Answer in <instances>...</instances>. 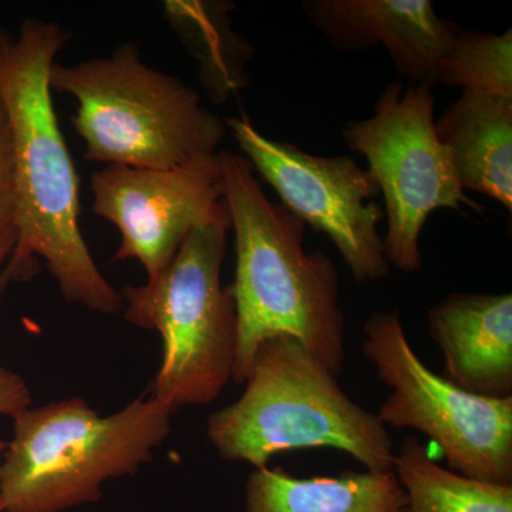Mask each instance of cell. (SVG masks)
<instances>
[{
  "mask_svg": "<svg viewBox=\"0 0 512 512\" xmlns=\"http://www.w3.org/2000/svg\"><path fill=\"white\" fill-rule=\"evenodd\" d=\"M70 32L40 18L0 28V103L8 120L16 188V244L0 271V293L32 281L46 262L67 302L100 315L123 312L80 228L79 177L57 120L50 70Z\"/></svg>",
  "mask_w": 512,
  "mask_h": 512,
  "instance_id": "6da1fadb",
  "label": "cell"
},
{
  "mask_svg": "<svg viewBox=\"0 0 512 512\" xmlns=\"http://www.w3.org/2000/svg\"><path fill=\"white\" fill-rule=\"evenodd\" d=\"M220 163L237 254L232 382L244 384L258 346L279 335L298 340L338 377L346 362L338 269L323 252L305 251V224L268 200L247 158L221 151Z\"/></svg>",
  "mask_w": 512,
  "mask_h": 512,
  "instance_id": "7a4b0ae2",
  "label": "cell"
},
{
  "mask_svg": "<svg viewBox=\"0 0 512 512\" xmlns=\"http://www.w3.org/2000/svg\"><path fill=\"white\" fill-rule=\"evenodd\" d=\"M244 386L239 399L207 420L208 439L222 460L262 468L276 454L330 447L366 470L392 471L396 448L389 430L298 340L265 339Z\"/></svg>",
  "mask_w": 512,
  "mask_h": 512,
  "instance_id": "3957f363",
  "label": "cell"
},
{
  "mask_svg": "<svg viewBox=\"0 0 512 512\" xmlns=\"http://www.w3.org/2000/svg\"><path fill=\"white\" fill-rule=\"evenodd\" d=\"M175 412L141 396L101 416L82 397L29 407L13 417L0 464L5 512H63L97 503L114 478L136 476L171 433Z\"/></svg>",
  "mask_w": 512,
  "mask_h": 512,
  "instance_id": "277c9868",
  "label": "cell"
},
{
  "mask_svg": "<svg viewBox=\"0 0 512 512\" xmlns=\"http://www.w3.org/2000/svg\"><path fill=\"white\" fill-rule=\"evenodd\" d=\"M50 87L76 100L73 128L94 163L168 170L218 154L228 131L200 94L150 66L134 42L109 56L56 62Z\"/></svg>",
  "mask_w": 512,
  "mask_h": 512,
  "instance_id": "5b68a950",
  "label": "cell"
},
{
  "mask_svg": "<svg viewBox=\"0 0 512 512\" xmlns=\"http://www.w3.org/2000/svg\"><path fill=\"white\" fill-rule=\"evenodd\" d=\"M229 231L225 202L191 232L163 274L120 291L124 319L160 335L163 356L147 394L174 412L207 406L232 382L237 303L231 284H222Z\"/></svg>",
  "mask_w": 512,
  "mask_h": 512,
  "instance_id": "8992f818",
  "label": "cell"
},
{
  "mask_svg": "<svg viewBox=\"0 0 512 512\" xmlns=\"http://www.w3.org/2000/svg\"><path fill=\"white\" fill-rule=\"evenodd\" d=\"M362 353L389 389L376 413L386 429L424 434L451 471L512 485V397L476 396L433 372L410 345L396 309L366 319Z\"/></svg>",
  "mask_w": 512,
  "mask_h": 512,
  "instance_id": "52a82bcc",
  "label": "cell"
},
{
  "mask_svg": "<svg viewBox=\"0 0 512 512\" xmlns=\"http://www.w3.org/2000/svg\"><path fill=\"white\" fill-rule=\"evenodd\" d=\"M434 123L431 87L393 82L380 94L370 119L350 121L343 130L346 146L366 158L367 171L383 194L384 256L404 274L421 269L420 235L430 214L440 208L483 212L458 184Z\"/></svg>",
  "mask_w": 512,
  "mask_h": 512,
  "instance_id": "ba28073f",
  "label": "cell"
},
{
  "mask_svg": "<svg viewBox=\"0 0 512 512\" xmlns=\"http://www.w3.org/2000/svg\"><path fill=\"white\" fill-rule=\"evenodd\" d=\"M224 121L282 207L330 238L356 282H379L390 275L392 266L377 231L384 210L375 201L379 187L369 171L348 156H313L291 143L271 140L247 116Z\"/></svg>",
  "mask_w": 512,
  "mask_h": 512,
  "instance_id": "9c48e42d",
  "label": "cell"
},
{
  "mask_svg": "<svg viewBox=\"0 0 512 512\" xmlns=\"http://www.w3.org/2000/svg\"><path fill=\"white\" fill-rule=\"evenodd\" d=\"M92 211L119 229L116 261L136 259L147 281L163 274L185 239L225 205L220 153L168 170L106 165L90 178Z\"/></svg>",
  "mask_w": 512,
  "mask_h": 512,
  "instance_id": "30bf717a",
  "label": "cell"
},
{
  "mask_svg": "<svg viewBox=\"0 0 512 512\" xmlns=\"http://www.w3.org/2000/svg\"><path fill=\"white\" fill-rule=\"evenodd\" d=\"M306 16L340 52L382 45L400 76L433 87L457 26L440 19L429 0H306Z\"/></svg>",
  "mask_w": 512,
  "mask_h": 512,
  "instance_id": "8fae6325",
  "label": "cell"
},
{
  "mask_svg": "<svg viewBox=\"0 0 512 512\" xmlns=\"http://www.w3.org/2000/svg\"><path fill=\"white\" fill-rule=\"evenodd\" d=\"M443 376L481 397H512L511 293H448L427 312Z\"/></svg>",
  "mask_w": 512,
  "mask_h": 512,
  "instance_id": "7c38bea8",
  "label": "cell"
},
{
  "mask_svg": "<svg viewBox=\"0 0 512 512\" xmlns=\"http://www.w3.org/2000/svg\"><path fill=\"white\" fill-rule=\"evenodd\" d=\"M464 191L512 210V99L463 92L434 123Z\"/></svg>",
  "mask_w": 512,
  "mask_h": 512,
  "instance_id": "4fadbf2b",
  "label": "cell"
},
{
  "mask_svg": "<svg viewBox=\"0 0 512 512\" xmlns=\"http://www.w3.org/2000/svg\"><path fill=\"white\" fill-rule=\"evenodd\" d=\"M406 507L393 471H346L298 478L281 467L255 468L245 484L247 512H394Z\"/></svg>",
  "mask_w": 512,
  "mask_h": 512,
  "instance_id": "5bb4252c",
  "label": "cell"
},
{
  "mask_svg": "<svg viewBox=\"0 0 512 512\" xmlns=\"http://www.w3.org/2000/svg\"><path fill=\"white\" fill-rule=\"evenodd\" d=\"M234 3L224 0H165L163 16L198 62V77L214 103L248 86L254 49L232 26Z\"/></svg>",
  "mask_w": 512,
  "mask_h": 512,
  "instance_id": "9a60e30c",
  "label": "cell"
},
{
  "mask_svg": "<svg viewBox=\"0 0 512 512\" xmlns=\"http://www.w3.org/2000/svg\"><path fill=\"white\" fill-rule=\"evenodd\" d=\"M392 471L406 495L407 512H512V485L440 466L416 437L407 436L394 450Z\"/></svg>",
  "mask_w": 512,
  "mask_h": 512,
  "instance_id": "2e32d148",
  "label": "cell"
},
{
  "mask_svg": "<svg viewBox=\"0 0 512 512\" xmlns=\"http://www.w3.org/2000/svg\"><path fill=\"white\" fill-rule=\"evenodd\" d=\"M439 83L512 99V30L483 35L458 29L437 70Z\"/></svg>",
  "mask_w": 512,
  "mask_h": 512,
  "instance_id": "e0dca14e",
  "label": "cell"
},
{
  "mask_svg": "<svg viewBox=\"0 0 512 512\" xmlns=\"http://www.w3.org/2000/svg\"><path fill=\"white\" fill-rule=\"evenodd\" d=\"M16 188L8 120L0 103V231L15 228Z\"/></svg>",
  "mask_w": 512,
  "mask_h": 512,
  "instance_id": "ac0fdd59",
  "label": "cell"
},
{
  "mask_svg": "<svg viewBox=\"0 0 512 512\" xmlns=\"http://www.w3.org/2000/svg\"><path fill=\"white\" fill-rule=\"evenodd\" d=\"M32 393L19 373L0 365V416L15 417L29 409Z\"/></svg>",
  "mask_w": 512,
  "mask_h": 512,
  "instance_id": "d6986e66",
  "label": "cell"
},
{
  "mask_svg": "<svg viewBox=\"0 0 512 512\" xmlns=\"http://www.w3.org/2000/svg\"><path fill=\"white\" fill-rule=\"evenodd\" d=\"M16 244V229L8 228L0 231V271L3 266L8 262L10 254H12L13 247Z\"/></svg>",
  "mask_w": 512,
  "mask_h": 512,
  "instance_id": "ffe728a7",
  "label": "cell"
},
{
  "mask_svg": "<svg viewBox=\"0 0 512 512\" xmlns=\"http://www.w3.org/2000/svg\"><path fill=\"white\" fill-rule=\"evenodd\" d=\"M6 444H8V441L0 439V464H2V456L5 453ZM0 512H5L3 510L2 498H0Z\"/></svg>",
  "mask_w": 512,
  "mask_h": 512,
  "instance_id": "44dd1931",
  "label": "cell"
},
{
  "mask_svg": "<svg viewBox=\"0 0 512 512\" xmlns=\"http://www.w3.org/2000/svg\"><path fill=\"white\" fill-rule=\"evenodd\" d=\"M394 512H407L406 507L402 508V510L394 511Z\"/></svg>",
  "mask_w": 512,
  "mask_h": 512,
  "instance_id": "7402d4cb",
  "label": "cell"
}]
</instances>
